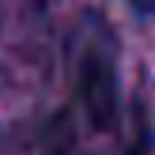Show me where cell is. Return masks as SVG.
Listing matches in <instances>:
<instances>
[{
	"label": "cell",
	"mask_w": 155,
	"mask_h": 155,
	"mask_svg": "<svg viewBox=\"0 0 155 155\" xmlns=\"http://www.w3.org/2000/svg\"><path fill=\"white\" fill-rule=\"evenodd\" d=\"M80 98L87 106V117L98 129H114V121H117V64H114V42L106 34H95L83 49Z\"/></svg>",
	"instance_id": "1"
},
{
	"label": "cell",
	"mask_w": 155,
	"mask_h": 155,
	"mask_svg": "<svg viewBox=\"0 0 155 155\" xmlns=\"http://www.w3.org/2000/svg\"><path fill=\"white\" fill-rule=\"evenodd\" d=\"M129 8H136L140 15H155V0H125Z\"/></svg>",
	"instance_id": "2"
}]
</instances>
